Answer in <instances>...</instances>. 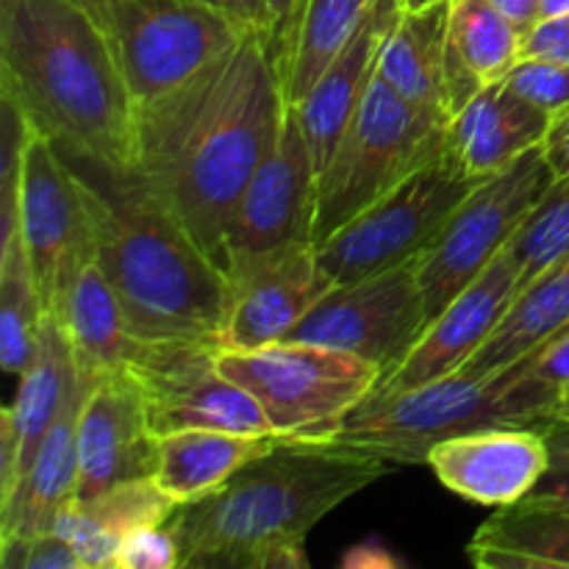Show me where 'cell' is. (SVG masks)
Masks as SVG:
<instances>
[{"label": "cell", "instance_id": "cell-1", "mask_svg": "<svg viewBox=\"0 0 569 569\" xmlns=\"http://www.w3.org/2000/svg\"><path fill=\"white\" fill-rule=\"evenodd\" d=\"M283 83L270 33L250 28L228 53L137 111V172L226 270V237L276 139Z\"/></svg>", "mask_w": 569, "mask_h": 569}, {"label": "cell", "instance_id": "cell-2", "mask_svg": "<svg viewBox=\"0 0 569 569\" xmlns=\"http://www.w3.org/2000/svg\"><path fill=\"white\" fill-rule=\"evenodd\" d=\"M61 156L83 189L94 264L114 289L128 331L142 342L226 348L231 306L226 270L156 198L137 167L117 170L67 150Z\"/></svg>", "mask_w": 569, "mask_h": 569}, {"label": "cell", "instance_id": "cell-3", "mask_svg": "<svg viewBox=\"0 0 569 569\" xmlns=\"http://www.w3.org/2000/svg\"><path fill=\"white\" fill-rule=\"evenodd\" d=\"M392 465L359 450L278 439L167 522L181 569H303L306 537Z\"/></svg>", "mask_w": 569, "mask_h": 569}, {"label": "cell", "instance_id": "cell-4", "mask_svg": "<svg viewBox=\"0 0 569 569\" xmlns=\"http://www.w3.org/2000/svg\"><path fill=\"white\" fill-rule=\"evenodd\" d=\"M0 94L67 153L137 164V103L81 0H0Z\"/></svg>", "mask_w": 569, "mask_h": 569}, {"label": "cell", "instance_id": "cell-5", "mask_svg": "<svg viewBox=\"0 0 569 569\" xmlns=\"http://www.w3.org/2000/svg\"><path fill=\"white\" fill-rule=\"evenodd\" d=\"M569 409V395L537 372V348L503 367L450 372L400 392H372L350 411L331 445L389 465H428L433 445L481 428H542Z\"/></svg>", "mask_w": 569, "mask_h": 569}, {"label": "cell", "instance_id": "cell-6", "mask_svg": "<svg viewBox=\"0 0 569 569\" xmlns=\"http://www.w3.org/2000/svg\"><path fill=\"white\" fill-rule=\"evenodd\" d=\"M448 122L415 109L376 72L317 178L309 239L320 244L445 150Z\"/></svg>", "mask_w": 569, "mask_h": 569}, {"label": "cell", "instance_id": "cell-7", "mask_svg": "<svg viewBox=\"0 0 569 569\" xmlns=\"http://www.w3.org/2000/svg\"><path fill=\"white\" fill-rule=\"evenodd\" d=\"M217 365L253 395L278 439L320 445H331L383 376L359 356L295 339L250 350L220 348Z\"/></svg>", "mask_w": 569, "mask_h": 569}, {"label": "cell", "instance_id": "cell-8", "mask_svg": "<svg viewBox=\"0 0 569 569\" xmlns=\"http://www.w3.org/2000/svg\"><path fill=\"white\" fill-rule=\"evenodd\" d=\"M98 22L137 111L192 81L256 28L200 0H109Z\"/></svg>", "mask_w": 569, "mask_h": 569}, {"label": "cell", "instance_id": "cell-9", "mask_svg": "<svg viewBox=\"0 0 569 569\" xmlns=\"http://www.w3.org/2000/svg\"><path fill=\"white\" fill-rule=\"evenodd\" d=\"M481 181L445 144L437 159L317 244L322 270L333 283H348L417 259Z\"/></svg>", "mask_w": 569, "mask_h": 569}, {"label": "cell", "instance_id": "cell-10", "mask_svg": "<svg viewBox=\"0 0 569 569\" xmlns=\"http://www.w3.org/2000/svg\"><path fill=\"white\" fill-rule=\"evenodd\" d=\"M556 181L539 144L461 200L437 242L417 256L431 320L509 248Z\"/></svg>", "mask_w": 569, "mask_h": 569}, {"label": "cell", "instance_id": "cell-11", "mask_svg": "<svg viewBox=\"0 0 569 569\" xmlns=\"http://www.w3.org/2000/svg\"><path fill=\"white\" fill-rule=\"evenodd\" d=\"M428 315L417 259L337 283L287 339L345 350L392 372L426 333Z\"/></svg>", "mask_w": 569, "mask_h": 569}, {"label": "cell", "instance_id": "cell-12", "mask_svg": "<svg viewBox=\"0 0 569 569\" xmlns=\"http://www.w3.org/2000/svg\"><path fill=\"white\" fill-rule=\"evenodd\" d=\"M17 231L22 237L44 311L94 261V233L87 198L53 139L31 131L22 153Z\"/></svg>", "mask_w": 569, "mask_h": 569}, {"label": "cell", "instance_id": "cell-13", "mask_svg": "<svg viewBox=\"0 0 569 569\" xmlns=\"http://www.w3.org/2000/svg\"><path fill=\"white\" fill-rule=\"evenodd\" d=\"M217 353V345L139 339L126 367L142 387L153 431L161 437L183 428H214L276 437L253 395L220 370Z\"/></svg>", "mask_w": 569, "mask_h": 569}, {"label": "cell", "instance_id": "cell-14", "mask_svg": "<svg viewBox=\"0 0 569 569\" xmlns=\"http://www.w3.org/2000/svg\"><path fill=\"white\" fill-rule=\"evenodd\" d=\"M231 306L226 348H264L281 342L337 283L322 270L309 239L239 253L226 267Z\"/></svg>", "mask_w": 569, "mask_h": 569}, {"label": "cell", "instance_id": "cell-15", "mask_svg": "<svg viewBox=\"0 0 569 569\" xmlns=\"http://www.w3.org/2000/svg\"><path fill=\"white\" fill-rule=\"evenodd\" d=\"M315 189V161L298 109L283 100L276 139L233 211L226 237V267L239 253L276 248L292 239H309Z\"/></svg>", "mask_w": 569, "mask_h": 569}, {"label": "cell", "instance_id": "cell-16", "mask_svg": "<svg viewBox=\"0 0 569 569\" xmlns=\"http://www.w3.org/2000/svg\"><path fill=\"white\" fill-rule=\"evenodd\" d=\"M159 433L128 367L98 376L78 420V495L89 500L128 481L156 478Z\"/></svg>", "mask_w": 569, "mask_h": 569}, {"label": "cell", "instance_id": "cell-17", "mask_svg": "<svg viewBox=\"0 0 569 569\" xmlns=\"http://www.w3.org/2000/svg\"><path fill=\"white\" fill-rule=\"evenodd\" d=\"M520 264L506 248L470 287L461 289L445 306V311H439L428 322L420 342L392 372L381 376L376 392L415 389L450 376V372H459L492 337L498 322L503 320V315L520 295Z\"/></svg>", "mask_w": 569, "mask_h": 569}, {"label": "cell", "instance_id": "cell-18", "mask_svg": "<svg viewBox=\"0 0 569 569\" xmlns=\"http://www.w3.org/2000/svg\"><path fill=\"white\" fill-rule=\"evenodd\" d=\"M542 428H481L433 445L428 467L445 489L489 509L526 500L548 470Z\"/></svg>", "mask_w": 569, "mask_h": 569}, {"label": "cell", "instance_id": "cell-19", "mask_svg": "<svg viewBox=\"0 0 569 569\" xmlns=\"http://www.w3.org/2000/svg\"><path fill=\"white\" fill-rule=\"evenodd\" d=\"M398 0H381L376 11L365 20V26L356 31V37L339 50L337 59L317 78L309 94L300 103H295L317 178L331 161L339 139L348 131L350 120L356 117L372 78H376L383 42H387V33L398 20Z\"/></svg>", "mask_w": 569, "mask_h": 569}, {"label": "cell", "instance_id": "cell-20", "mask_svg": "<svg viewBox=\"0 0 569 569\" xmlns=\"http://www.w3.org/2000/svg\"><path fill=\"white\" fill-rule=\"evenodd\" d=\"M550 114L522 98L503 81H495L472 94L445 126L450 156L476 178L515 164L548 137Z\"/></svg>", "mask_w": 569, "mask_h": 569}, {"label": "cell", "instance_id": "cell-21", "mask_svg": "<svg viewBox=\"0 0 569 569\" xmlns=\"http://www.w3.org/2000/svg\"><path fill=\"white\" fill-rule=\"evenodd\" d=\"M94 378L78 370L70 400L39 445L14 498L0 506V537L56 531V520L78 495V420Z\"/></svg>", "mask_w": 569, "mask_h": 569}, {"label": "cell", "instance_id": "cell-22", "mask_svg": "<svg viewBox=\"0 0 569 569\" xmlns=\"http://www.w3.org/2000/svg\"><path fill=\"white\" fill-rule=\"evenodd\" d=\"M178 506L156 478L128 481L89 500H72L56 531L76 548L83 569H114L122 542L139 528L167 526Z\"/></svg>", "mask_w": 569, "mask_h": 569}, {"label": "cell", "instance_id": "cell-23", "mask_svg": "<svg viewBox=\"0 0 569 569\" xmlns=\"http://www.w3.org/2000/svg\"><path fill=\"white\" fill-rule=\"evenodd\" d=\"M526 33L495 6V0H450L448 17V87L450 117L472 94L503 81L522 59Z\"/></svg>", "mask_w": 569, "mask_h": 569}, {"label": "cell", "instance_id": "cell-24", "mask_svg": "<svg viewBox=\"0 0 569 569\" xmlns=\"http://www.w3.org/2000/svg\"><path fill=\"white\" fill-rule=\"evenodd\" d=\"M448 17L450 0L417 11H400L383 42L378 72L415 109L448 122Z\"/></svg>", "mask_w": 569, "mask_h": 569}, {"label": "cell", "instance_id": "cell-25", "mask_svg": "<svg viewBox=\"0 0 569 569\" xmlns=\"http://www.w3.org/2000/svg\"><path fill=\"white\" fill-rule=\"evenodd\" d=\"M278 437L214 431V428H183L161 433L156 483L178 503H189L220 489L248 461L259 459Z\"/></svg>", "mask_w": 569, "mask_h": 569}, {"label": "cell", "instance_id": "cell-26", "mask_svg": "<svg viewBox=\"0 0 569 569\" xmlns=\"http://www.w3.org/2000/svg\"><path fill=\"white\" fill-rule=\"evenodd\" d=\"M381 0H298L295 14L276 44L278 72L289 103H300L356 37Z\"/></svg>", "mask_w": 569, "mask_h": 569}, {"label": "cell", "instance_id": "cell-27", "mask_svg": "<svg viewBox=\"0 0 569 569\" xmlns=\"http://www.w3.org/2000/svg\"><path fill=\"white\" fill-rule=\"evenodd\" d=\"M481 569H569V509L520 500L498 509L467 545Z\"/></svg>", "mask_w": 569, "mask_h": 569}, {"label": "cell", "instance_id": "cell-28", "mask_svg": "<svg viewBox=\"0 0 569 569\" xmlns=\"http://www.w3.org/2000/svg\"><path fill=\"white\" fill-rule=\"evenodd\" d=\"M50 315L64 328L78 370L92 378L122 370L139 345L128 331L114 289L94 261L72 281Z\"/></svg>", "mask_w": 569, "mask_h": 569}, {"label": "cell", "instance_id": "cell-29", "mask_svg": "<svg viewBox=\"0 0 569 569\" xmlns=\"http://www.w3.org/2000/svg\"><path fill=\"white\" fill-rule=\"evenodd\" d=\"M78 383V365L64 328L53 315H44L37 353L31 365L20 372L14 403L9 406L17 439H20L22 476L31 467L39 445L48 437L50 426L70 400Z\"/></svg>", "mask_w": 569, "mask_h": 569}, {"label": "cell", "instance_id": "cell-30", "mask_svg": "<svg viewBox=\"0 0 569 569\" xmlns=\"http://www.w3.org/2000/svg\"><path fill=\"white\" fill-rule=\"evenodd\" d=\"M569 322V253L556 259L545 272H539L528 287L520 289L511 309L481 345L476 356L461 370L481 372L503 367L520 356L531 353L537 345L553 337Z\"/></svg>", "mask_w": 569, "mask_h": 569}, {"label": "cell", "instance_id": "cell-31", "mask_svg": "<svg viewBox=\"0 0 569 569\" xmlns=\"http://www.w3.org/2000/svg\"><path fill=\"white\" fill-rule=\"evenodd\" d=\"M44 303L20 231L0 239V365L20 376L37 353Z\"/></svg>", "mask_w": 569, "mask_h": 569}, {"label": "cell", "instance_id": "cell-32", "mask_svg": "<svg viewBox=\"0 0 569 569\" xmlns=\"http://www.w3.org/2000/svg\"><path fill=\"white\" fill-rule=\"evenodd\" d=\"M506 83L550 117L569 106V61L522 56Z\"/></svg>", "mask_w": 569, "mask_h": 569}, {"label": "cell", "instance_id": "cell-33", "mask_svg": "<svg viewBox=\"0 0 569 569\" xmlns=\"http://www.w3.org/2000/svg\"><path fill=\"white\" fill-rule=\"evenodd\" d=\"M3 569H83L76 548L59 531L37 537H0Z\"/></svg>", "mask_w": 569, "mask_h": 569}, {"label": "cell", "instance_id": "cell-34", "mask_svg": "<svg viewBox=\"0 0 569 569\" xmlns=\"http://www.w3.org/2000/svg\"><path fill=\"white\" fill-rule=\"evenodd\" d=\"M545 439H548L550 461L545 470L542 481L533 487L528 495V503H542V506H561L569 509V409L542 426Z\"/></svg>", "mask_w": 569, "mask_h": 569}, {"label": "cell", "instance_id": "cell-35", "mask_svg": "<svg viewBox=\"0 0 569 569\" xmlns=\"http://www.w3.org/2000/svg\"><path fill=\"white\" fill-rule=\"evenodd\" d=\"M178 545L167 526L139 528L122 542L114 569H176Z\"/></svg>", "mask_w": 569, "mask_h": 569}, {"label": "cell", "instance_id": "cell-36", "mask_svg": "<svg viewBox=\"0 0 569 569\" xmlns=\"http://www.w3.org/2000/svg\"><path fill=\"white\" fill-rule=\"evenodd\" d=\"M537 372L545 383L569 395V322L537 345Z\"/></svg>", "mask_w": 569, "mask_h": 569}, {"label": "cell", "instance_id": "cell-37", "mask_svg": "<svg viewBox=\"0 0 569 569\" xmlns=\"http://www.w3.org/2000/svg\"><path fill=\"white\" fill-rule=\"evenodd\" d=\"M522 56L569 61V14L539 22L531 33H526Z\"/></svg>", "mask_w": 569, "mask_h": 569}, {"label": "cell", "instance_id": "cell-38", "mask_svg": "<svg viewBox=\"0 0 569 569\" xmlns=\"http://www.w3.org/2000/svg\"><path fill=\"white\" fill-rule=\"evenodd\" d=\"M542 153L548 159L556 178H569V106L550 117L548 137L542 142Z\"/></svg>", "mask_w": 569, "mask_h": 569}, {"label": "cell", "instance_id": "cell-39", "mask_svg": "<svg viewBox=\"0 0 569 569\" xmlns=\"http://www.w3.org/2000/svg\"><path fill=\"white\" fill-rule=\"evenodd\" d=\"M500 11L520 28L522 33H531L539 26V0H495Z\"/></svg>", "mask_w": 569, "mask_h": 569}, {"label": "cell", "instance_id": "cell-40", "mask_svg": "<svg viewBox=\"0 0 569 569\" xmlns=\"http://www.w3.org/2000/svg\"><path fill=\"white\" fill-rule=\"evenodd\" d=\"M298 0H267V14H270V39L272 44L281 42L283 31H287L289 20L295 14Z\"/></svg>", "mask_w": 569, "mask_h": 569}, {"label": "cell", "instance_id": "cell-41", "mask_svg": "<svg viewBox=\"0 0 569 569\" xmlns=\"http://www.w3.org/2000/svg\"><path fill=\"white\" fill-rule=\"evenodd\" d=\"M244 14H248L250 26L261 28V31L270 33V14H267V0H242Z\"/></svg>", "mask_w": 569, "mask_h": 569}, {"label": "cell", "instance_id": "cell-42", "mask_svg": "<svg viewBox=\"0 0 569 569\" xmlns=\"http://www.w3.org/2000/svg\"><path fill=\"white\" fill-rule=\"evenodd\" d=\"M569 14V0H539V22Z\"/></svg>", "mask_w": 569, "mask_h": 569}, {"label": "cell", "instance_id": "cell-43", "mask_svg": "<svg viewBox=\"0 0 569 569\" xmlns=\"http://www.w3.org/2000/svg\"><path fill=\"white\" fill-rule=\"evenodd\" d=\"M200 3L214 6V9L226 11V14L237 17V20H244V22H248V26H250L248 14H244V3H242V0H200Z\"/></svg>", "mask_w": 569, "mask_h": 569}, {"label": "cell", "instance_id": "cell-44", "mask_svg": "<svg viewBox=\"0 0 569 569\" xmlns=\"http://www.w3.org/2000/svg\"><path fill=\"white\" fill-rule=\"evenodd\" d=\"M439 3V0H398L400 11H417V9H426V6Z\"/></svg>", "mask_w": 569, "mask_h": 569}, {"label": "cell", "instance_id": "cell-45", "mask_svg": "<svg viewBox=\"0 0 569 569\" xmlns=\"http://www.w3.org/2000/svg\"><path fill=\"white\" fill-rule=\"evenodd\" d=\"M81 3H83V6H87V9H89V11H92V14H94V17H98V14H100V11H103V9H106V3H109V0H81Z\"/></svg>", "mask_w": 569, "mask_h": 569}]
</instances>
